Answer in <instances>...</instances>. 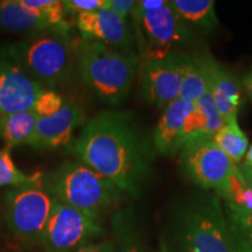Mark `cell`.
I'll return each instance as SVG.
<instances>
[{"label": "cell", "mask_w": 252, "mask_h": 252, "mask_svg": "<svg viewBox=\"0 0 252 252\" xmlns=\"http://www.w3.org/2000/svg\"><path fill=\"white\" fill-rule=\"evenodd\" d=\"M72 141L77 161L105 176L123 193L139 197L152 172L153 141L132 111H103L83 125Z\"/></svg>", "instance_id": "cell-1"}, {"label": "cell", "mask_w": 252, "mask_h": 252, "mask_svg": "<svg viewBox=\"0 0 252 252\" xmlns=\"http://www.w3.org/2000/svg\"><path fill=\"white\" fill-rule=\"evenodd\" d=\"M0 27L12 33L35 34L54 31L39 17L25 8L19 0L0 1Z\"/></svg>", "instance_id": "cell-19"}, {"label": "cell", "mask_w": 252, "mask_h": 252, "mask_svg": "<svg viewBox=\"0 0 252 252\" xmlns=\"http://www.w3.org/2000/svg\"><path fill=\"white\" fill-rule=\"evenodd\" d=\"M56 202L43 181L12 188L5 195V222L9 231L24 243H40Z\"/></svg>", "instance_id": "cell-6"}, {"label": "cell", "mask_w": 252, "mask_h": 252, "mask_svg": "<svg viewBox=\"0 0 252 252\" xmlns=\"http://www.w3.org/2000/svg\"><path fill=\"white\" fill-rule=\"evenodd\" d=\"M188 56L186 53L171 50L147 59L141 71L140 86V96L145 103L157 109H165L180 98Z\"/></svg>", "instance_id": "cell-9"}, {"label": "cell", "mask_w": 252, "mask_h": 252, "mask_svg": "<svg viewBox=\"0 0 252 252\" xmlns=\"http://www.w3.org/2000/svg\"><path fill=\"white\" fill-rule=\"evenodd\" d=\"M84 124L86 118L80 106L65 102L56 115L39 118L28 146L39 151L58 150L67 146L71 143L75 130Z\"/></svg>", "instance_id": "cell-12"}, {"label": "cell", "mask_w": 252, "mask_h": 252, "mask_svg": "<svg viewBox=\"0 0 252 252\" xmlns=\"http://www.w3.org/2000/svg\"><path fill=\"white\" fill-rule=\"evenodd\" d=\"M191 109L193 103L182 98H178L163 109L152 135L156 152L169 157L176 154L179 137Z\"/></svg>", "instance_id": "cell-15"}, {"label": "cell", "mask_w": 252, "mask_h": 252, "mask_svg": "<svg viewBox=\"0 0 252 252\" xmlns=\"http://www.w3.org/2000/svg\"><path fill=\"white\" fill-rule=\"evenodd\" d=\"M139 60L133 52L113 48L97 41L83 43L77 55L81 80L103 102L119 105L133 87Z\"/></svg>", "instance_id": "cell-2"}, {"label": "cell", "mask_w": 252, "mask_h": 252, "mask_svg": "<svg viewBox=\"0 0 252 252\" xmlns=\"http://www.w3.org/2000/svg\"><path fill=\"white\" fill-rule=\"evenodd\" d=\"M207 62L209 74L208 88L217 111L224 122L237 119L243 106L241 84L231 72L223 68L215 60L207 58Z\"/></svg>", "instance_id": "cell-14"}, {"label": "cell", "mask_w": 252, "mask_h": 252, "mask_svg": "<svg viewBox=\"0 0 252 252\" xmlns=\"http://www.w3.org/2000/svg\"><path fill=\"white\" fill-rule=\"evenodd\" d=\"M137 2L141 8L151 9V8H157V7H160V6H162L166 2V0H140V1H137Z\"/></svg>", "instance_id": "cell-30"}, {"label": "cell", "mask_w": 252, "mask_h": 252, "mask_svg": "<svg viewBox=\"0 0 252 252\" xmlns=\"http://www.w3.org/2000/svg\"><path fill=\"white\" fill-rule=\"evenodd\" d=\"M115 247H113L112 237L109 239H104L100 242H91L83 247L78 249L76 252H113Z\"/></svg>", "instance_id": "cell-29"}, {"label": "cell", "mask_w": 252, "mask_h": 252, "mask_svg": "<svg viewBox=\"0 0 252 252\" xmlns=\"http://www.w3.org/2000/svg\"><path fill=\"white\" fill-rule=\"evenodd\" d=\"M180 162L189 180L202 189L215 190L237 166L209 135H200L187 141L180 150Z\"/></svg>", "instance_id": "cell-10"}, {"label": "cell", "mask_w": 252, "mask_h": 252, "mask_svg": "<svg viewBox=\"0 0 252 252\" xmlns=\"http://www.w3.org/2000/svg\"><path fill=\"white\" fill-rule=\"evenodd\" d=\"M12 150L4 146L0 150V188L12 186L13 188L24 187L43 181L41 172L27 174L19 169L12 158Z\"/></svg>", "instance_id": "cell-25"}, {"label": "cell", "mask_w": 252, "mask_h": 252, "mask_svg": "<svg viewBox=\"0 0 252 252\" xmlns=\"http://www.w3.org/2000/svg\"><path fill=\"white\" fill-rule=\"evenodd\" d=\"M103 232L102 217L89 215L58 201L39 244L45 252H76Z\"/></svg>", "instance_id": "cell-7"}, {"label": "cell", "mask_w": 252, "mask_h": 252, "mask_svg": "<svg viewBox=\"0 0 252 252\" xmlns=\"http://www.w3.org/2000/svg\"><path fill=\"white\" fill-rule=\"evenodd\" d=\"M244 166L249 167V168H252V145L249 147L247 154H245V159H244Z\"/></svg>", "instance_id": "cell-32"}, {"label": "cell", "mask_w": 252, "mask_h": 252, "mask_svg": "<svg viewBox=\"0 0 252 252\" xmlns=\"http://www.w3.org/2000/svg\"><path fill=\"white\" fill-rule=\"evenodd\" d=\"M25 8L31 11L52 30L67 32L69 24L64 20L65 8L63 0H19Z\"/></svg>", "instance_id": "cell-24"}, {"label": "cell", "mask_w": 252, "mask_h": 252, "mask_svg": "<svg viewBox=\"0 0 252 252\" xmlns=\"http://www.w3.org/2000/svg\"><path fill=\"white\" fill-rule=\"evenodd\" d=\"M209 74H208L207 58L188 56L184 76H182L180 98L194 103L208 89Z\"/></svg>", "instance_id": "cell-22"}, {"label": "cell", "mask_w": 252, "mask_h": 252, "mask_svg": "<svg viewBox=\"0 0 252 252\" xmlns=\"http://www.w3.org/2000/svg\"><path fill=\"white\" fill-rule=\"evenodd\" d=\"M65 13L83 14L109 7V0H64Z\"/></svg>", "instance_id": "cell-27"}, {"label": "cell", "mask_w": 252, "mask_h": 252, "mask_svg": "<svg viewBox=\"0 0 252 252\" xmlns=\"http://www.w3.org/2000/svg\"><path fill=\"white\" fill-rule=\"evenodd\" d=\"M45 87L34 80L9 49L0 54V115L33 109Z\"/></svg>", "instance_id": "cell-11"}, {"label": "cell", "mask_w": 252, "mask_h": 252, "mask_svg": "<svg viewBox=\"0 0 252 252\" xmlns=\"http://www.w3.org/2000/svg\"><path fill=\"white\" fill-rule=\"evenodd\" d=\"M215 193L225 206L250 212L252 210V187L242 174L239 166H235L224 184Z\"/></svg>", "instance_id": "cell-21"}, {"label": "cell", "mask_w": 252, "mask_h": 252, "mask_svg": "<svg viewBox=\"0 0 252 252\" xmlns=\"http://www.w3.org/2000/svg\"><path fill=\"white\" fill-rule=\"evenodd\" d=\"M239 169L252 187V168L241 165ZM223 209L234 252H252V210L244 212L225 204Z\"/></svg>", "instance_id": "cell-18"}, {"label": "cell", "mask_w": 252, "mask_h": 252, "mask_svg": "<svg viewBox=\"0 0 252 252\" xmlns=\"http://www.w3.org/2000/svg\"><path fill=\"white\" fill-rule=\"evenodd\" d=\"M213 139L235 165L241 162L249 150V139L242 131L237 119L224 122L222 127L213 135Z\"/></svg>", "instance_id": "cell-23"}, {"label": "cell", "mask_w": 252, "mask_h": 252, "mask_svg": "<svg viewBox=\"0 0 252 252\" xmlns=\"http://www.w3.org/2000/svg\"><path fill=\"white\" fill-rule=\"evenodd\" d=\"M8 49L21 67L42 86L62 83L74 68V50L67 32L46 31L31 34Z\"/></svg>", "instance_id": "cell-5"}, {"label": "cell", "mask_w": 252, "mask_h": 252, "mask_svg": "<svg viewBox=\"0 0 252 252\" xmlns=\"http://www.w3.org/2000/svg\"><path fill=\"white\" fill-rule=\"evenodd\" d=\"M43 185L56 201L97 217L115 207L123 195L109 179L80 161L63 162L43 179Z\"/></svg>", "instance_id": "cell-4"}, {"label": "cell", "mask_w": 252, "mask_h": 252, "mask_svg": "<svg viewBox=\"0 0 252 252\" xmlns=\"http://www.w3.org/2000/svg\"><path fill=\"white\" fill-rule=\"evenodd\" d=\"M39 118L33 109L0 115V139L11 150L30 145Z\"/></svg>", "instance_id": "cell-17"}, {"label": "cell", "mask_w": 252, "mask_h": 252, "mask_svg": "<svg viewBox=\"0 0 252 252\" xmlns=\"http://www.w3.org/2000/svg\"><path fill=\"white\" fill-rule=\"evenodd\" d=\"M159 252H171L169 251V249H168V247H167V245L163 243H161V247H160V251Z\"/></svg>", "instance_id": "cell-33"}, {"label": "cell", "mask_w": 252, "mask_h": 252, "mask_svg": "<svg viewBox=\"0 0 252 252\" xmlns=\"http://www.w3.org/2000/svg\"><path fill=\"white\" fill-rule=\"evenodd\" d=\"M243 86H244L245 91H247L249 96H250L251 98H252V70L249 72L247 76L244 77Z\"/></svg>", "instance_id": "cell-31"}, {"label": "cell", "mask_w": 252, "mask_h": 252, "mask_svg": "<svg viewBox=\"0 0 252 252\" xmlns=\"http://www.w3.org/2000/svg\"><path fill=\"white\" fill-rule=\"evenodd\" d=\"M135 5L133 0H109V9H111L113 13H116L118 17L126 20L128 14H132Z\"/></svg>", "instance_id": "cell-28"}, {"label": "cell", "mask_w": 252, "mask_h": 252, "mask_svg": "<svg viewBox=\"0 0 252 252\" xmlns=\"http://www.w3.org/2000/svg\"><path fill=\"white\" fill-rule=\"evenodd\" d=\"M64 103V98L55 90L45 89L37 96L33 110L39 117H52L63 108Z\"/></svg>", "instance_id": "cell-26"}, {"label": "cell", "mask_w": 252, "mask_h": 252, "mask_svg": "<svg viewBox=\"0 0 252 252\" xmlns=\"http://www.w3.org/2000/svg\"><path fill=\"white\" fill-rule=\"evenodd\" d=\"M175 252H234L222 200L202 194L176 213L173 229Z\"/></svg>", "instance_id": "cell-3"}, {"label": "cell", "mask_w": 252, "mask_h": 252, "mask_svg": "<svg viewBox=\"0 0 252 252\" xmlns=\"http://www.w3.org/2000/svg\"><path fill=\"white\" fill-rule=\"evenodd\" d=\"M113 252H146L141 230L132 207L115 212L111 220Z\"/></svg>", "instance_id": "cell-16"}, {"label": "cell", "mask_w": 252, "mask_h": 252, "mask_svg": "<svg viewBox=\"0 0 252 252\" xmlns=\"http://www.w3.org/2000/svg\"><path fill=\"white\" fill-rule=\"evenodd\" d=\"M76 27L86 41H97L124 52H132V36L127 21L111 9L103 8L78 14Z\"/></svg>", "instance_id": "cell-13"}, {"label": "cell", "mask_w": 252, "mask_h": 252, "mask_svg": "<svg viewBox=\"0 0 252 252\" xmlns=\"http://www.w3.org/2000/svg\"><path fill=\"white\" fill-rule=\"evenodd\" d=\"M169 6L187 25L203 32H213L219 26V19L213 0H171Z\"/></svg>", "instance_id": "cell-20"}, {"label": "cell", "mask_w": 252, "mask_h": 252, "mask_svg": "<svg viewBox=\"0 0 252 252\" xmlns=\"http://www.w3.org/2000/svg\"><path fill=\"white\" fill-rule=\"evenodd\" d=\"M132 17L144 41L143 45L152 52L151 56L171 52L173 47H187L194 43L193 32L176 15L168 1L151 9L141 8L135 1Z\"/></svg>", "instance_id": "cell-8"}]
</instances>
